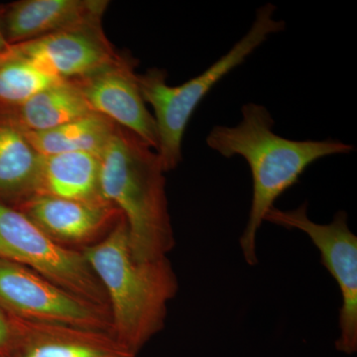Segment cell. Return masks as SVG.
I'll return each instance as SVG.
<instances>
[{"label": "cell", "mask_w": 357, "mask_h": 357, "mask_svg": "<svg viewBox=\"0 0 357 357\" xmlns=\"http://www.w3.org/2000/svg\"><path fill=\"white\" fill-rule=\"evenodd\" d=\"M107 117L96 112L50 130L26 131L32 146L41 156L86 152L100 156L117 128Z\"/></svg>", "instance_id": "cell-15"}, {"label": "cell", "mask_w": 357, "mask_h": 357, "mask_svg": "<svg viewBox=\"0 0 357 357\" xmlns=\"http://www.w3.org/2000/svg\"><path fill=\"white\" fill-rule=\"evenodd\" d=\"M18 326L15 319L0 311V357H9L16 344Z\"/></svg>", "instance_id": "cell-18"}, {"label": "cell", "mask_w": 357, "mask_h": 357, "mask_svg": "<svg viewBox=\"0 0 357 357\" xmlns=\"http://www.w3.org/2000/svg\"><path fill=\"white\" fill-rule=\"evenodd\" d=\"M84 257L110 303L114 340L135 356L163 328L167 303L178 282L166 257L140 261L134 257L128 225L117 220L112 232L86 248Z\"/></svg>", "instance_id": "cell-2"}, {"label": "cell", "mask_w": 357, "mask_h": 357, "mask_svg": "<svg viewBox=\"0 0 357 357\" xmlns=\"http://www.w3.org/2000/svg\"><path fill=\"white\" fill-rule=\"evenodd\" d=\"M275 121L264 105L249 102L241 107V121L234 126H215L206 136V144L225 158L243 157L250 168L253 195L248 225L241 237L244 259L258 263L256 238L268 211L284 192L299 182L314 162L333 155L354 151L342 141L293 140L273 130Z\"/></svg>", "instance_id": "cell-1"}, {"label": "cell", "mask_w": 357, "mask_h": 357, "mask_svg": "<svg viewBox=\"0 0 357 357\" xmlns=\"http://www.w3.org/2000/svg\"><path fill=\"white\" fill-rule=\"evenodd\" d=\"M13 110L21 126L30 132L50 130L93 112L83 93L70 81L44 89Z\"/></svg>", "instance_id": "cell-16"}, {"label": "cell", "mask_w": 357, "mask_h": 357, "mask_svg": "<svg viewBox=\"0 0 357 357\" xmlns=\"http://www.w3.org/2000/svg\"><path fill=\"white\" fill-rule=\"evenodd\" d=\"M40 161L13 110L0 107V202L20 204L34 196Z\"/></svg>", "instance_id": "cell-13"}, {"label": "cell", "mask_w": 357, "mask_h": 357, "mask_svg": "<svg viewBox=\"0 0 357 357\" xmlns=\"http://www.w3.org/2000/svg\"><path fill=\"white\" fill-rule=\"evenodd\" d=\"M6 6H0V53L8 50L11 45H9L6 37V32L3 28V13Z\"/></svg>", "instance_id": "cell-19"}, {"label": "cell", "mask_w": 357, "mask_h": 357, "mask_svg": "<svg viewBox=\"0 0 357 357\" xmlns=\"http://www.w3.org/2000/svg\"><path fill=\"white\" fill-rule=\"evenodd\" d=\"M275 11L274 4L260 6L250 29L243 38L202 74L184 84L170 86L167 83L166 70L158 68L137 75L141 96L154 110L158 133L156 152L165 172L174 170L182 161L185 129L197 107L213 86L243 64L271 35L285 29V21L276 20Z\"/></svg>", "instance_id": "cell-4"}, {"label": "cell", "mask_w": 357, "mask_h": 357, "mask_svg": "<svg viewBox=\"0 0 357 357\" xmlns=\"http://www.w3.org/2000/svg\"><path fill=\"white\" fill-rule=\"evenodd\" d=\"M37 195L107 204L100 192V156L86 152L41 156Z\"/></svg>", "instance_id": "cell-14"}, {"label": "cell", "mask_w": 357, "mask_h": 357, "mask_svg": "<svg viewBox=\"0 0 357 357\" xmlns=\"http://www.w3.org/2000/svg\"><path fill=\"white\" fill-rule=\"evenodd\" d=\"M105 0H21L6 6L3 28L9 45L54 33L102 24Z\"/></svg>", "instance_id": "cell-10"}, {"label": "cell", "mask_w": 357, "mask_h": 357, "mask_svg": "<svg viewBox=\"0 0 357 357\" xmlns=\"http://www.w3.org/2000/svg\"><path fill=\"white\" fill-rule=\"evenodd\" d=\"M16 323L17 342L9 357H134L107 333Z\"/></svg>", "instance_id": "cell-12"}, {"label": "cell", "mask_w": 357, "mask_h": 357, "mask_svg": "<svg viewBox=\"0 0 357 357\" xmlns=\"http://www.w3.org/2000/svg\"><path fill=\"white\" fill-rule=\"evenodd\" d=\"M15 46L22 57L63 81L88 77L124 57L114 50L102 24L54 33Z\"/></svg>", "instance_id": "cell-9"}, {"label": "cell", "mask_w": 357, "mask_h": 357, "mask_svg": "<svg viewBox=\"0 0 357 357\" xmlns=\"http://www.w3.org/2000/svg\"><path fill=\"white\" fill-rule=\"evenodd\" d=\"M0 311L16 321L107 333L105 311L16 263L0 259Z\"/></svg>", "instance_id": "cell-6"}, {"label": "cell", "mask_w": 357, "mask_h": 357, "mask_svg": "<svg viewBox=\"0 0 357 357\" xmlns=\"http://www.w3.org/2000/svg\"><path fill=\"white\" fill-rule=\"evenodd\" d=\"M16 53H17V49H16V47L14 46V45H11V47L8 49V50L0 53V68L6 64L7 61L10 60L11 58H13L14 56L16 55Z\"/></svg>", "instance_id": "cell-20"}, {"label": "cell", "mask_w": 357, "mask_h": 357, "mask_svg": "<svg viewBox=\"0 0 357 357\" xmlns=\"http://www.w3.org/2000/svg\"><path fill=\"white\" fill-rule=\"evenodd\" d=\"M62 81L22 57L17 49L16 55L0 68V107L17 109L44 89Z\"/></svg>", "instance_id": "cell-17"}, {"label": "cell", "mask_w": 357, "mask_h": 357, "mask_svg": "<svg viewBox=\"0 0 357 357\" xmlns=\"http://www.w3.org/2000/svg\"><path fill=\"white\" fill-rule=\"evenodd\" d=\"M20 211L54 241H84L98 234L121 213L109 204L86 203L33 196L20 204Z\"/></svg>", "instance_id": "cell-11"}, {"label": "cell", "mask_w": 357, "mask_h": 357, "mask_svg": "<svg viewBox=\"0 0 357 357\" xmlns=\"http://www.w3.org/2000/svg\"><path fill=\"white\" fill-rule=\"evenodd\" d=\"M164 173L153 148L117 126L100 155V192L126 220L134 257L140 261L161 259L174 245Z\"/></svg>", "instance_id": "cell-3"}, {"label": "cell", "mask_w": 357, "mask_h": 357, "mask_svg": "<svg viewBox=\"0 0 357 357\" xmlns=\"http://www.w3.org/2000/svg\"><path fill=\"white\" fill-rule=\"evenodd\" d=\"M136 61L126 57L88 77L73 79L93 112L130 131L156 151L158 133L147 109L134 69Z\"/></svg>", "instance_id": "cell-8"}, {"label": "cell", "mask_w": 357, "mask_h": 357, "mask_svg": "<svg viewBox=\"0 0 357 357\" xmlns=\"http://www.w3.org/2000/svg\"><path fill=\"white\" fill-rule=\"evenodd\" d=\"M265 220L289 229H299L319 249L324 266L328 270L342 293L340 310V335L335 342L338 351H357V237L349 227L347 213L337 211L333 222L319 225L307 215V204L291 211L271 208Z\"/></svg>", "instance_id": "cell-7"}, {"label": "cell", "mask_w": 357, "mask_h": 357, "mask_svg": "<svg viewBox=\"0 0 357 357\" xmlns=\"http://www.w3.org/2000/svg\"><path fill=\"white\" fill-rule=\"evenodd\" d=\"M0 259L28 268L105 311L107 294L84 253L61 246L18 208L0 202Z\"/></svg>", "instance_id": "cell-5"}]
</instances>
